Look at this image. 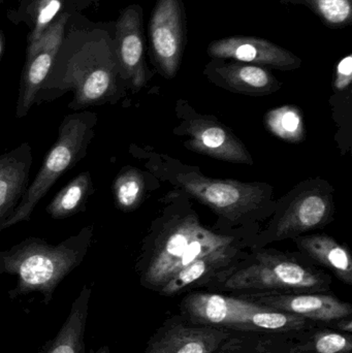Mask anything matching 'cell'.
Masks as SVG:
<instances>
[{"mask_svg": "<svg viewBox=\"0 0 352 353\" xmlns=\"http://www.w3.org/2000/svg\"><path fill=\"white\" fill-rule=\"evenodd\" d=\"M0 301H1V299H0Z\"/></svg>", "mask_w": 352, "mask_h": 353, "instance_id": "836d02e7", "label": "cell"}, {"mask_svg": "<svg viewBox=\"0 0 352 353\" xmlns=\"http://www.w3.org/2000/svg\"><path fill=\"white\" fill-rule=\"evenodd\" d=\"M295 334L300 350L304 353H351V334L333 330H315L311 327Z\"/></svg>", "mask_w": 352, "mask_h": 353, "instance_id": "484cf974", "label": "cell"}, {"mask_svg": "<svg viewBox=\"0 0 352 353\" xmlns=\"http://www.w3.org/2000/svg\"><path fill=\"white\" fill-rule=\"evenodd\" d=\"M114 32L115 22L93 23L80 12L72 14L34 105L55 101L70 91L74 95L68 108L76 112L114 105L125 97L127 86L118 62Z\"/></svg>", "mask_w": 352, "mask_h": 353, "instance_id": "6da1fadb", "label": "cell"}, {"mask_svg": "<svg viewBox=\"0 0 352 353\" xmlns=\"http://www.w3.org/2000/svg\"><path fill=\"white\" fill-rule=\"evenodd\" d=\"M173 180L186 194L233 223L251 219L272 199V187L266 183L209 178L194 168L175 172Z\"/></svg>", "mask_w": 352, "mask_h": 353, "instance_id": "52a82bcc", "label": "cell"}, {"mask_svg": "<svg viewBox=\"0 0 352 353\" xmlns=\"http://www.w3.org/2000/svg\"><path fill=\"white\" fill-rule=\"evenodd\" d=\"M99 117L94 112H74L62 120L58 138L43 159L32 184L29 185L16 211L3 224V230L29 221L37 203L49 192L58 179L85 157L94 138Z\"/></svg>", "mask_w": 352, "mask_h": 353, "instance_id": "8992f818", "label": "cell"}, {"mask_svg": "<svg viewBox=\"0 0 352 353\" xmlns=\"http://www.w3.org/2000/svg\"><path fill=\"white\" fill-rule=\"evenodd\" d=\"M114 39L122 78L127 89L138 92L153 76L146 62L144 12L140 4H130L120 12Z\"/></svg>", "mask_w": 352, "mask_h": 353, "instance_id": "30bf717a", "label": "cell"}, {"mask_svg": "<svg viewBox=\"0 0 352 353\" xmlns=\"http://www.w3.org/2000/svg\"><path fill=\"white\" fill-rule=\"evenodd\" d=\"M239 242L200 223L194 211L171 216L156 236L145 244L136 271L144 288L158 292L178 272L221 247Z\"/></svg>", "mask_w": 352, "mask_h": 353, "instance_id": "3957f363", "label": "cell"}, {"mask_svg": "<svg viewBox=\"0 0 352 353\" xmlns=\"http://www.w3.org/2000/svg\"><path fill=\"white\" fill-rule=\"evenodd\" d=\"M295 334L231 333L215 353H304Z\"/></svg>", "mask_w": 352, "mask_h": 353, "instance_id": "7402d4cb", "label": "cell"}, {"mask_svg": "<svg viewBox=\"0 0 352 353\" xmlns=\"http://www.w3.org/2000/svg\"><path fill=\"white\" fill-rule=\"evenodd\" d=\"M32 163V148L27 142L0 155V230L28 189Z\"/></svg>", "mask_w": 352, "mask_h": 353, "instance_id": "ac0fdd59", "label": "cell"}, {"mask_svg": "<svg viewBox=\"0 0 352 353\" xmlns=\"http://www.w3.org/2000/svg\"><path fill=\"white\" fill-rule=\"evenodd\" d=\"M302 254L330 270L339 280L352 285V259L346 247L328 234H310L293 238Z\"/></svg>", "mask_w": 352, "mask_h": 353, "instance_id": "d6986e66", "label": "cell"}, {"mask_svg": "<svg viewBox=\"0 0 352 353\" xmlns=\"http://www.w3.org/2000/svg\"><path fill=\"white\" fill-rule=\"evenodd\" d=\"M233 332L175 317L147 342L144 353H215Z\"/></svg>", "mask_w": 352, "mask_h": 353, "instance_id": "5bb4252c", "label": "cell"}, {"mask_svg": "<svg viewBox=\"0 0 352 353\" xmlns=\"http://www.w3.org/2000/svg\"><path fill=\"white\" fill-rule=\"evenodd\" d=\"M337 329L343 333L351 334L352 333V319L351 317H346V319H340L337 321Z\"/></svg>", "mask_w": 352, "mask_h": 353, "instance_id": "f546056e", "label": "cell"}, {"mask_svg": "<svg viewBox=\"0 0 352 353\" xmlns=\"http://www.w3.org/2000/svg\"><path fill=\"white\" fill-rule=\"evenodd\" d=\"M188 137L184 146L194 152L217 161L240 165H253V159L244 143L225 124L210 116L196 115L181 125Z\"/></svg>", "mask_w": 352, "mask_h": 353, "instance_id": "7c38bea8", "label": "cell"}, {"mask_svg": "<svg viewBox=\"0 0 352 353\" xmlns=\"http://www.w3.org/2000/svg\"><path fill=\"white\" fill-rule=\"evenodd\" d=\"M4 41H6V39H4L3 32L0 30V57H1L2 52H3Z\"/></svg>", "mask_w": 352, "mask_h": 353, "instance_id": "1f68e13d", "label": "cell"}, {"mask_svg": "<svg viewBox=\"0 0 352 353\" xmlns=\"http://www.w3.org/2000/svg\"><path fill=\"white\" fill-rule=\"evenodd\" d=\"M333 192L331 185L320 179L298 185L279 203L272 222L262 234L265 242L293 239L330 223L335 213Z\"/></svg>", "mask_w": 352, "mask_h": 353, "instance_id": "ba28073f", "label": "cell"}, {"mask_svg": "<svg viewBox=\"0 0 352 353\" xmlns=\"http://www.w3.org/2000/svg\"><path fill=\"white\" fill-rule=\"evenodd\" d=\"M89 353H111V350H110L109 346L103 345L97 348V350H91Z\"/></svg>", "mask_w": 352, "mask_h": 353, "instance_id": "4dcf8cb0", "label": "cell"}, {"mask_svg": "<svg viewBox=\"0 0 352 353\" xmlns=\"http://www.w3.org/2000/svg\"><path fill=\"white\" fill-rule=\"evenodd\" d=\"M94 236L93 224L57 245L29 236L8 250L0 251V276L17 278L8 292L12 300L39 292L49 305L59 284L84 261Z\"/></svg>", "mask_w": 352, "mask_h": 353, "instance_id": "7a4b0ae2", "label": "cell"}, {"mask_svg": "<svg viewBox=\"0 0 352 353\" xmlns=\"http://www.w3.org/2000/svg\"><path fill=\"white\" fill-rule=\"evenodd\" d=\"M282 4L304 6L318 17L324 26L343 29L352 24V0H279Z\"/></svg>", "mask_w": 352, "mask_h": 353, "instance_id": "4316f807", "label": "cell"}, {"mask_svg": "<svg viewBox=\"0 0 352 353\" xmlns=\"http://www.w3.org/2000/svg\"><path fill=\"white\" fill-rule=\"evenodd\" d=\"M63 12H79L70 0H19L6 17L14 25L25 23L29 28L27 49L37 45L52 23Z\"/></svg>", "mask_w": 352, "mask_h": 353, "instance_id": "ffe728a7", "label": "cell"}, {"mask_svg": "<svg viewBox=\"0 0 352 353\" xmlns=\"http://www.w3.org/2000/svg\"><path fill=\"white\" fill-rule=\"evenodd\" d=\"M207 54L212 59L233 60L283 72L298 70L303 63L299 56L273 41L245 35L211 41Z\"/></svg>", "mask_w": 352, "mask_h": 353, "instance_id": "4fadbf2b", "label": "cell"}, {"mask_svg": "<svg viewBox=\"0 0 352 353\" xmlns=\"http://www.w3.org/2000/svg\"><path fill=\"white\" fill-rule=\"evenodd\" d=\"M4 0H0V4L3 3Z\"/></svg>", "mask_w": 352, "mask_h": 353, "instance_id": "d6a6232c", "label": "cell"}, {"mask_svg": "<svg viewBox=\"0 0 352 353\" xmlns=\"http://www.w3.org/2000/svg\"><path fill=\"white\" fill-rule=\"evenodd\" d=\"M70 1L72 2V6L79 12H80V10L88 8V6H92V4H95L96 8H99V0H70Z\"/></svg>", "mask_w": 352, "mask_h": 353, "instance_id": "f1b7e54d", "label": "cell"}, {"mask_svg": "<svg viewBox=\"0 0 352 353\" xmlns=\"http://www.w3.org/2000/svg\"><path fill=\"white\" fill-rule=\"evenodd\" d=\"M149 56L161 76L172 80L181 68L187 43L183 0H157L148 24Z\"/></svg>", "mask_w": 352, "mask_h": 353, "instance_id": "9c48e42d", "label": "cell"}, {"mask_svg": "<svg viewBox=\"0 0 352 353\" xmlns=\"http://www.w3.org/2000/svg\"><path fill=\"white\" fill-rule=\"evenodd\" d=\"M72 14L74 12H63L58 16L37 45L26 49V60L21 74L17 101V119L26 117L34 105L35 97L49 76L63 39L66 25Z\"/></svg>", "mask_w": 352, "mask_h": 353, "instance_id": "8fae6325", "label": "cell"}, {"mask_svg": "<svg viewBox=\"0 0 352 353\" xmlns=\"http://www.w3.org/2000/svg\"><path fill=\"white\" fill-rule=\"evenodd\" d=\"M243 251L239 242L221 247L204 255L178 272L161 290V296H174L200 286L208 288L217 276L241 261Z\"/></svg>", "mask_w": 352, "mask_h": 353, "instance_id": "e0dca14e", "label": "cell"}, {"mask_svg": "<svg viewBox=\"0 0 352 353\" xmlns=\"http://www.w3.org/2000/svg\"><path fill=\"white\" fill-rule=\"evenodd\" d=\"M146 189V178L140 170L123 168L113 182L116 207L125 213L136 211L143 203Z\"/></svg>", "mask_w": 352, "mask_h": 353, "instance_id": "d4e9b609", "label": "cell"}, {"mask_svg": "<svg viewBox=\"0 0 352 353\" xmlns=\"http://www.w3.org/2000/svg\"><path fill=\"white\" fill-rule=\"evenodd\" d=\"M332 279L311 263L276 250H260L222 272L208 288L242 294L328 292Z\"/></svg>", "mask_w": 352, "mask_h": 353, "instance_id": "277c9868", "label": "cell"}, {"mask_svg": "<svg viewBox=\"0 0 352 353\" xmlns=\"http://www.w3.org/2000/svg\"><path fill=\"white\" fill-rule=\"evenodd\" d=\"M183 316L198 325L240 333L293 334L311 327V321L298 315L260 306L240 296L196 292L181 303Z\"/></svg>", "mask_w": 352, "mask_h": 353, "instance_id": "5b68a950", "label": "cell"}, {"mask_svg": "<svg viewBox=\"0 0 352 353\" xmlns=\"http://www.w3.org/2000/svg\"><path fill=\"white\" fill-rule=\"evenodd\" d=\"M260 306L304 317L311 323H333L352 316L349 303L327 292H262L238 294Z\"/></svg>", "mask_w": 352, "mask_h": 353, "instance_id": "9a60e30c", "label": "cell"}, {"mask_svg": "<svg viewBox=\"0 0 352 353\" xmlns=\"http://www.w3.org/2000/svg\"><path fill=\"white\" fill-rule=\"evenodd\" d=\"M352 83V54H347L335 65L333 90L336 94L351 92Z\"/></svg>", "mask_w": 352, "mask_h": 353, "instance_id": "83f0119b", "label": "cell"}, {"mask_svg": "<svg viewBox=\"0 0 352 353\" xmlns=\"http://www.w3.org/2000/svg\"><path fill=\"white\" fill-rule=\"evenodd\" d=\"M94 192L92 176L89 172H83L54 196L45 212L53 219L72 217L86 210L87 203Z\"/></svg>", "mask_w": 352, "mask_h": 353, "instance_id": "603a6c76", "label": "cell"}, {"mask_svg": "<svg viewBox=\"0 0 352 353\" xmlns=\"http://www.w3.org/2000/svg\"><path fill=\"white\" fill-rule=\"evenodd\" d=\"M92 288L85 285L72 302L70 313L57 335L41 346L37 353H86L85 333Z\"/></svg>", "mask_w": 352, "mask_h": 353, "instance_id": "44dd1931", "label": "cell"}, {"mask_svg": "<svg viewBox=\"0 0 352 353\" xmlns=\"http://www.w3.org/2000/svg\"><path fill=\"white\" fill-rule=\"evenodd\" d=\"M204 74L216 86L239 94L262 97L282 87L269 68L233 60L212 59L205 66Z\"/></svg>", "mask_w": 352, "mask_h": 353, "instance_id": "2e32d148", "label": "cell"}, {"mask_svg": "<svg viewBox=\"0 0 352 353\" xmlns=\"http://www.w3.org/2000/svg\"><path fill=\"white\" fill-rule=\"evenodd\" d=\"M265 124L271 134L284 142L298 144L306 138L303 114L293 105L270 110L265 116Z\"/></svg>", "mask_w": 352, "mask_h": 353, "instance_id": "cb8c5ba5", "label": "cell"}]
</instances>
